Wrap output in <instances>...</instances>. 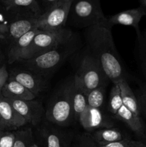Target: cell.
Instances as JSON below:
<instances>
[{
  "label": "cell",
  "mask_w": 146,
  "mask_h": 147,
  "mask_svg": "<svg viewBox=\"0 0 146 147\" xmlns=\"http://www.w3.org/2000/svg\"><path fill=\"white\" fill-rule=\"evenodd\" d=\"M84 37L89 54L95 57L104 73L113 83L125 78V74L112 34V27L107 23L96 24L84 30Z\"/></svg>",
  "instance_id": "obj_1"
},
{
  "label": "cell",
  "mask_w": 146,
  "mask_h": 147,
  "mask_svg": "<svg viewBox=\"0 0 146 147\" xmlns=\"http://www.w3.org/2000/svg\"><path fill=\"white\" fill-rule=\"evenodd\" d=\"M108 23L102 9L100 0H73L66 25L87 28L96 24Z\"/></svg>",
  "instance_id": "obj_2"
},
{
  "label": "cell",
  "mask_w": 146,
  "mask_h": 147,
  "mask_svg": "<svg viewBox=\"0 0 146 147\" xmlns=\"http://www.w3.org/2000/svg\"><path fill=\"white\" fill-rule=\"evenodd\" d=\"M73 78L86 93L97 88L106 86L110 80L98 60L89 53L82 57Z\"/></svg>",
  "instance_id": "obj_3"
},
{
  "label": "cell",
  "mask_w": 146,
  "mask_h": 147,
  "mask_svg": "<svg viewBox=\"0 0 146 147\" xmlns=\"http://www.w3.org/2000/svg\"><path fill=\"white\" fill-rule=\"evenodd\" d=\"M72 36V32L66 27L53 31L40 30L34 37L28 51L21 60H27L38 55L59 48L67 44L70 40Z\"/></svg>",
  "instance_id": "obj_4"
},
{
  "label": "cell",
  "mask_w": 146,
  "mask_h": 147,
  "mask_svg": "<svg viewBox=\"0 0 146 147\" xmlns=\"http://www.w3.org/2000/svg\"><path fill=\"white\" fill-rule=\"evenodd\" d=\"M71 82L67 85L54 98L45 112L49 121L60 126H67L74 119L71 98Z\"/></svg>",
  "instance_id": "obj_5"
},
{
  "label": "cell",
  "mask_w": 146,
  "mask_h": 147,
  "mask_svg": "<svg viewBox=\"0 0 146 147\" xmlns=\"http://www.w3.org/2000/svg\"><path fill=\"white\" fill-rule=\"evenodd\" d=\"M70 52V50L61 49L60 47L19 63H21L27 70L42 76L55 70Z\"/></svg>",
  "instance_id": "obj_6"
},
{
  "label": "cell",
  "mask_w": 146,
  "mask_h": 147,
  "mask_svg": "<svg viewBox=\"0 0 146 147\" xmlns=\"http://www.w3.org/2000/svg\"><path fill=\"white\" fill-rule=\"evenodd\" d=\"M73 0H60L45 13L37 18V29L53 31L66 27L70 6Z\"/></svg>",
  "instance_id": "obj_7"
},
{
  "label": "cell",
  "mask_w": 146,
  "mask_h": 147,
  "mask_svg": "<svg viewBox=\"0 0 146 147\" xmlns=\"http://www.w3.org/2000/svg\"><path fill=\"white\" fill-rule=\"evenodd\" d=\"M36 17H22L16 19L7 26H0V38L9 46L27 32L37 29Z\"/></svg>",
  "instance_id": "obj_8"
},
{
  "label": "cell",
  "mask_w": 146,
  "mask_h": 147,
  "mask_svg": "<svg viewBox=\"0 0 146 147\" xmlns=\"http://www.w3.org/2000/svg\"><path fill=\"white\" fill-rule=\"evenodd\" d=\"M8 100L26 123L32 126L40 124L44 113V109L40 102L35 100V99L29 100Z\"/></svg>",
  "instance_id": "obj_9"
},
{
  "label": "cell",
  "mask_w": 146,
  "mask_h": 147,
  "mask_svg": "<svg viewBox=\"0 0 146 147\" xmlns=\"http://www.w3.org/2000/svg\"><path fill=\"white\" fill-rule=\"evenodd\" d=\"M78 121L85 132L92 133L96 130L113 127L114 122L109 119L100 109L87 106L82 113Z\"/></svg>",
  "instance_id": "obj_10"
},
{
  "label": "cell",
  "mask_w": 146,
  "mask_h": 147,
  "mask_svg": "<svg viewBox=\"0 0 146 147\" xmlns=\"http://www.w3.org/2000/svg\"><path fill=\"white\" fill-rule=\"evenodd\" d=\"M9 78L22 85L36 96L42 92L47 86L42 76L27 69L14 70L9 74Z\"/></svg>",
  "instance_id": "obj_11"
},
{
  "label": "cell",
  "mask_w": 146,
  "mask_h": 147,
  "mask_svg": "<svg viewBox=\"0 0 146 147\" xmlns=\"http://www.w3.org/2000/svg\"><path fill=\"white\" fill-rule=\"evenodd\" d=\"M40 32L38 29H33L16 40L9 46L7 52V62L10 64L21 61L28 51L33 39Z\"/></svg>",
  "instance_id": "obj_12"
},
{
  "label": "cell",
  "mask_w": 146,
  "mask_h": 147,
  "mask_svg": "<svg viewBox=\"0 0 146 147\" xmlns=\"http://www.w3.org/2000/svg\"><path fill=\"white\" fill-rule=\"evenodd\" d=\"M144 16H145L144 10L141 7H139L137 8L125 10L112 15L107 18V21L112 27L115 24L133 27L135 30L137 35H139L141 32L139 28V24Z\"/></svg>",
  "instance_id": "obj_13"
},
{
  "label": "cell",
  "mask_w": 146,
  "mask_h": 147,
  "mask_svg": "<svg viewBox=\"0 0 146 147\" xmlns=\"http://www.w3.org/2000/svg\"><path fill=\"white\" fill-rule=\"evenodd\" d=\"M114 118L127 125L129 129L133 133L135 134L140 140L144 137L146 130V125L143 122L142 117L136 116L125 106L123 105L121 106L117 113L114 116Z\"/></svg>",
  "instance_id": "obj_14"
},
{
  "label": "cell",
  "mask_w": 146,
  "mask_h": 147,
  "mask_svg": "<svg viewBox=\"0 0 146 147\" xmlns=\"http://www.w3.org/2000/svg\"><path fill=\"white\" fill-rule=\"evenodd\" d=\"M0 115L7 130H17L27 124L24 119L14 109L6 98L0 96Z\"/></svg>",
  "instance_id": "obj_15"
},
{
  "label": "cell",
  "mask_w": 146,
  "mask_h": 147,
  "mask_svg": "<svg viewBox=\"0 0 146 147\" xmlns=\"http://www.w3.org/2000/svg\"><path fill=\"white\" fill-rule=\"evenodd\" d=\"M1 96L11 100H34L37 97L28 89L11 78H9L5 86L3 88Z\"/></svg>",
  "instance_id": "obj_16"
},
{
  "label": "cell",
  "mask_w": 146,
  "mask_h": 147,
  "mask_svg": "<svg viewBox=\"0 0 146 147\" xmlns=\"http://www.w3.org/2000/svg\"><path fill=\"white\" fill-rule=\"evenodd\" d=\"M71 98L74 113V120L78 121L80 116L87 109L88 105L87 93L74 81V78L71 82Z\"/></svg>",
  "instance_id": "obj_17"
},
{
  "label": "cell",
  "mask_w": 146,
  "mask_h": 147,
  "mask_svg": "<svg viewBox=\"0 0 146 147\" xmlns=\"http://www.w3.org/2000/svg\"><path fill=\"white\" fill-rule=\"evenodd\" d=\"M90 134L98 146H104L114 142H120L127 138L124 137L120 129L114 127L98 129L90 133Z\"/></svg>",
  "instance_id": "obj_18"
},
{
  "label": "cell",
  "mask_w": 146,
  "mask_h": 147,
  "mask_svg": "<svg viewBox=\"0 0 146 147\" xmlns=\"http://www.w3.org/2000/svg\"><path fill=\"white\" fill-rule=\"evenodd\" d=\"M41 138L44 147H71L67 138L53 128L42 129Z\"/></svg>",
  "instance_id": "obj_19"
},
{
  "label": "cell",
  "mask_w": 146,
  "mask_h": 147,
  "mask_svg": "<svg viewBox=\"0 0 146 147\" xmlns=\"http://www.w3.org/2000/svg\"><path fill=\"white\" fill-rule=\"evenodd\" d=\"M118 84L120 86V92H121L123 106H125L136 116L141 117L135 94L133 91L130 86H129L126 78L120 79L118 81Z\"/></svg>",
  "instance_id": "obj_20"
},
{
  "label": "cell",
  "mask_w": 146,
  "mask_h": 147,
  "mask_svg": "<svg viewBox=\"0 0 146 147\" xmlns=\"http://www.w3.org/2000/svg\"><path fill=\"white\" fill-rule=\"evenodd\" d=\"M0 4L7 9L27 11L39 17L42 11L37 0H0Z\"/></svg>",
  "instance_id": "obj_21"
},
{
  "label": "cell",
  "mask_w": 146,
  "mask_h": 147,
  "mask_svg": "<svg viewBox=\"0 0 146 147\" xmlns=\"http://www.w3.org/2000/svg\"><path fill=\"white\" fill-rule=\"evenodd\" d=\"M135 56L137 64L146 80V28L139 35H137Z\"/></svg>",
  "instance_id": "obj_22"
},
{
  "label": "cell",
  "mask_w": 146,
  "mask_h": 147,
  "mask_svg": "<svg viewBox=\"0 0 146 147\" xmlns=\"http://www.w3.org/2000/svg\"><path fill=\"white\" fill-rule=\"evenodd\" d=\"M14 146L13 147H31L34 145V136L31 127H24L17 129L14 131Z\"/></svg>",
  "instance_id": "obj_23"
},
{
  "label": "cell",
  "mask_w": 146,
  "mask_h": 147,
  "mask_svg": "<svg viewBox=\"0 0 146 147\" xmlns=\"http://www.w3.org/2000/svg\"><path fill=\"white\" fill-rule=\"evenodd\" d=\"M113 87L110 90V97H109L107 109H108L109 112H110L113 116H115L123 104L121 97V92H120L118 83H113Z\"/></svg>",
  "instance_id": "obj_24"
},
{
  "label": "cell",
  "mask_w": 146,
  "mask_h": 147,
  "mask_svg": "<svg viewBox=\"0 0 146 147\" xmlns=\"http://www.w3.org/2000/svg\"><path fill=\"white\" fill-rule=\"evenodd\" d=\"M105 86L97 88L87 93L88 106L94 109H101L104 104Z\"/></svg>",
  "instance_id": "obj_25"
},
{
  "label": "cell",
  "mask_w": 146,
  "mask_h": 147,
  "mask_svg": "<svg viewBox=\"0 0 146 147\" xmlns=\"http://www.w3.org/2000/svg\"><path fill=\"white\" fill-rule=\"evenodd\" d=\"M135 96L138 103L140 115L146 119V83L137 89Z\"/></svg>",
  "instance_id": "obj_26"
},
{
  "label": "cell",
  "mask_w": 146,
  "mask_h": 147,
  "mask_svg": "<svg viewBox=\"0 0 146 147\" xmlns=\"http://www.w3.org/2000/svg\"><path fill=\"white\" fill-rule=\"evenodd\" d=\"M14 139V132L8 131H0V147H13Z\"/></svg>",
  "instance_id": "obj_27"
},
{
  "label": "cell",
  "mask_w": 146,
  "mask_h": 147,
  "mask_svg": "<svg viewBox=\"0 0 146 147\" xmlns=\"http://www.w3.org/2000/svg\"><path fill=\"white\" fill-rule=\"evenodd\" d=\"M77 145L80 147H99L94 142L90 133L84 132L77 137Z\"/></svg>",
  "instance_id": "obj_28"
},
{
  "label": "cell",
  "mask_w": 146,
  "mask_h": 147,
  "mask_svg": "<svg viewBox=\"0 0 146 147\" xmlns=\"http://www.w3.org/2000/svg\"><path fill=\"white\" fill-rule=\"evenodd\" d=\"M41 9L42 14L48 11L50 8L58 3L60 0H37Z\"/></svg>",
  "instance_id": "obj_29"
},
{
  "label": "cell",
  "mask_w": 146,
  "mask_h": 147,
  "mask_svg": "<svg viewBox=\"0 0 146 147\" xmlns=\"http://www.w3.org/2000/svg\"><path fill=\"white\" fill-rule=\"evenodd\" d=\"M9 78V73L7 68V65L4 63L0 68V96H1V90L5 86L6 83Z\"/></svg>",
  "instance_id": "obj_30"
},
{
  "label": "cell",
  "mask_w": 146,
  "mask_h": 147,
  "mask_svg": "<svg viewBox=\"0 0 146 147\" xmlns=\"http://www.w3.org/2000/svg\"><path fill=\"white\" fill-rule=\"evenodd\" d=\"M130 141L131 139L127 137L120 142H114V143L109 144L104 146H99V147H132Z\"/></svg>",
  "instance_id": "obj_31"
},
{
  "label": "cell",
  "mask_w": 146,
  "mask_h": 147,
  "mask_svg": "<svg viewBox=\"0 0 146 147\" xmlns=\"http://www.w3.org/2000/svg\"><path fill=\"white\" fill-rule=\"evenodd\" d=\"M130 143H131L132 147H146V145L140 141L131 140Z\"/></svg>",
  "instance_id": "obj_32"
},
{
  "label": "cell",
  "mask_w": 146,
  "mask_h": 147,
  "mask_svg": "<svg viewBox=\"0 0 146 147\" xmlns=\"http://www.w3.org/2000/svg\"><path fill=\"white\" fill-rule=\"evenodd\" d=\"M5 59H6V57L5 55H4V53L2 52V50L0 49V68H1V67H2L3 65L4 64V62H5Z\"/></svg>",
  "instance_id": "obj_33"
},
{
  "label": "cell",
  "mask_w": 146,
  "mask_h": 147,
  "mask_svg": "<svg viewBox=\"0 0 146 147\" xmlns=\"http://www.w3.org/2000/svg\"><path fill=\"white\" fill-rule=\"evenodd\" d=\"M0 131H7V128L4 123V121H3L2 118H1V115H0Z\"/></svg>",
  "instance_id": "obj_34"
},
{
  "label": "cell",
  "mask_w": 146,
  "mask_h": 147,
  "mask_svg": "<svg viewBox=\"0 0 146 147\" xmlns=\"http://www.w3.org/2000/svg\"><path fill=\"white\" fill-rule=\"evenodd\" d=\"M139 1H140V7H141L143 8V9L144 10L146 16V0H139Z\"/></svg>",
  "instance_id": "obj_35"
},
{
  "label": "cell",
  "mask_w": 146,
  "mask_h": 147,
  "mask_svg": "<svg viewBox=\"0 0 146 147\" xmlns=\"http://www.w3.org/2000/svg\"><path fill=\"white\" fill-rule=\"evenodd\" d=\"M140 142H143V144H145L146 145V130H145V136H144V137H143V139H141V140H140Z\"/></svg>",
  "instance_id": "obj_36"
},
{
  "label": "cell",
  "mask_w": 146,
  "mask_h": 147,
  "mask_svg": "<svg viewBox=\"0 0 146 147\" xmlns=\"http://www.w3.org/2000/svg\"><path fill=\"white\" fill-rule=\"evenodd\" d=\"M71 147H80V146H79L78 145H77V144H76L75 145H74V146H71Z\"/></svg>",
  "instance_id": "obj_37"
},
{
  "label": "cell",
  "mask_w": 146,
  "mask_h": 147,
  "mask_svg": "<svg viewBox=\"0 0 146 147\" xmlns=\"http://www.w3.org/2000/svg\"><path fill=\"white\" fill-rule=\"evenodd\" d=\"M31 147H36V146H35V145H34V146H31Z\"/></svg>",
  "instance_id": "obj_38"
},
{
  "label": "cell",
  "mask_w": 146,
  "mask_h": 147,
  "mask_svg": "<svg viewBox=\"0 0 146 147\" xmlns=\"http://www.w3.org/2000/svg\"></svg>",
  "instance_id": "obj_39"
}]
</instances>
